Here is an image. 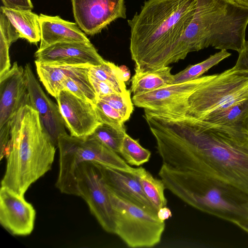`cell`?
<instances>
[{
    "label": "cell",
    "instance_id": "836d02e7",
    "mask_svg": "<svg viewBox=\"0 0 248 248\" xmlns=\"http://www.w3.org/2000/svg\"><path fill=\"white\" fill-rule=\"evenodd\" d=\"M237 226L248 233V220L240 222Z\"/></svg>",
    "mask_w": 248,
    "mask_h": 248
},
{
    "label": "cell",
    "instance_id": "8fae6325",
    "mask_svg": "<svg viewBox=\"0 0 248 248\" xmlns=\"http://www.w3.org/2000/svg\"><path fill=\"white\" fill-rule=\"evenodd\" d=\"M56 99L70 135L88 137L102 124L93 103L80 98L66 90L61 91Z\"/></svg>",
    "mask_w": 248,
    "mask_h": 248
},
{
    "label": "cell",
    "instance_id": "f546056e",
    "mask_svg": "<svg viewBox=\"0 0 248 248\" xmlns=\"http://www.w3.org/2000/svg\"><path fill=\"white\" fill-rule=\"evenodd\" d=\"M3 6L16 10H31L33 5L31 0H1Z\"/></svg>",
    "mask_w": 248,
    "mask_h": 248
},
{
    "label": "cell",
    "instance_id": "8992f818",
    "mask_svg": "<svg viewBox=\"0 0 248 248\" xmlns=\"http://www.w3.org/2000/svg\"><path fill=\"white\" fill-rule=\"evenodd\" d=\"M248 99V70L235 64L223 72L201 76L186 98L158 109L202 120L216 111Z\"/></svg>",
    "mask_w": 248,
    "mask_h": 248
},
{
    "label": "cell",
    "instance_id": "603a6c76",
    "mask_svg": "<svg viewBox=\"0 0 248 248\" xmlns=\"http://www.w3.org/2000/svg\"><path fill=\"white\" fill-rule=\"evenodd\" d=\"M231 55L226 50H221L219 52L210 55L203 61L190 65L183 70L173 75L172 84L184 82L198 78L215 65Z\"/></svg>",
    "mask_w": 248,
    "mask_h": 248
},
{
    "label": "cell",
    "instance_id": "484cf974",
    "mask_svg": "<svg viewBox=\"0 0 248 248\" xmlns=\"http://www.w3.org/2000/svg\"><path fill=\"white\" fill-rule=\"evenodd\" d=\"M126 131L117 130L108 125L101 124L91 135L114 152L120 154Z\"/></svg>",
    "mask_w": 248,
    "mask_h": 248
},
{
    "label": "cell",
    "instance_id": "2e32d148",
    "mask_svg": "<svg viewBox=\"0 0 248 248\" xmlns=\"http://www.w3.org/2000/svg\"><path fill=\"white\" fill-rule=\"evenodd\" d=\"M93 162L109 190L118 196L157 215V210L145 196L133 171H124L100 163Z\"/></svg>",
    "mask_w": 248,
    "mask_h": 248
},
{
    "label": "cell",
    "instance_id": "ac0fdd59",
    "mask_svg": "<svg viewBox=\"0 0 248 248\" xmlns=\"http://www.w3.org/2000/svg\"><path fill=\"white\" fill-rule=\"evenodd\" d=\"M41 40L39 49L63 42H90L77 24L59 16L39 15Z\"/></svg>",
    "mask_w": 248,
    "mask_h": 248
},
{
    "label": "cell",
    "instance_id": "e575fe53",
    "mask_svg": "<svg viewBox=\"0 0 248 248\" xmlns=\"http://www.w3.org/2000/svg\"><path fill=\"white\" fill-rule=\"evenodd\" d=\"M238 2L248 7V0H235Z\"/></svg>",
    "mask_w": 248,
    "mask_h": 248
},
{
    "label": "cell",
    "instance_id": "7a4b0ae2",
    "mask_svg": "<svg viewBox=\"0 0 248 248\" xmlns=\"http://www.w3.org/2000/svg\"><path fill=\"white\" fill-rule=\"evenodd\" d=\"M196 0H146L127 20L130 51L135 68L147 70L178 62Z\"/></svg>",
    "mask_w": 248,
    "mask_h": 248
},
{
    "label": "cell",
    "instance_id": "d6a6232c",
    "mask_svg": "<svg viewBox=\"0 0 248 248\" xmlns=\"http://www.w3.org/2000/svg\"><path fill=\"white\" fill-rule=\"evenodd\" d=\"M120 68L122 79L125 82L130 78V72L128 68L124 65L121 66Z\"/></svg>",
    "mask_w": 248,
    "mask_h": 248
},
{
    "label": "cell",
    "instance_id": "1f68e13d",
    "mask_svg": "<svg viewBox=\"0 0 248 248\" xmlns=\"http://www.w3.org/2000/svg\"><path fill=\"white\" fill-rule=\"evenodd\" d=\"M157 214L158 217L163 221L169 219L172 216L170 210L167 206L159 209Z\"/></svg>",
    "mask_w": 248,
    "mask_h": 248
},
{
    "label": "cell",
    "instance_id": "4316f807",
    "mask_svg": "<svg viewBox=\"0 0 248 248\" xmlns=\"http://www.w3.org/2000/svg\"><path fill=\"white\" fill-rule=\"evenodd\" d=\"M102 101L114 108L122 116L124 122L127 121L133 111V103L131 98V92L124 94L114 93L97 96Z\"/></svg>",
    "mask_w": 248,
    "mask_h": 248
},
{
    "label": "cell",
    "instance_id": "7402d4cb",
    "mask_svg": "<svg viewBox=\"0 0 248 248\" xmlns=\"http://www.w3.org/2000/svg\"><path fill=\"white\" fill-rule=\"evenodd\" d=\"M133 172L137 177L145 196L157 211L167 206V200L164 192L166 187L163 181L160 179L155 178L142 167L134 168Z\"/></svg>",
    "mask_w": 248,
    "mask_h": 248
},
{
    "label": "cell",
    "instance_id": "277c9868",
    "mask_svg": "<svg viewBox=\"0 0 248 248\" xmlns=\"http://www.w3.org/2000/svg\"><path fill=\"white\" fill-rule=\"evenodd\" d=\"M248 24V7L235 0H196L178 61L209 46L240 52L246 42Z\"/></svg>",
    "mask_w": 248,
    "mask_h": 248
},
{
    "label": "cell",
    "instance_id": "6da1fadb",
    "mask_svg": "<svg viewBox=\"0 0 248 248\" xmlns=\"http://www.w3.org/2000/svg\"><path fill=\"white\" fill-rule=\"evenodd\" d=\"M151 132L162 164L202 172L248 195V133L181 114H158Z\"/></svg>",
    "mask_w": 248,
    "mask_h": 248
},
{
    "label": "cell",
    "instance_id": "4fadbf2b",
    "mask_svg": "<svg viewBox=\"0 0 248 248\" xmlns=\"http://www.w3.org/2000/svg\"><path fill=\"white\" fill-rule=\"evenodd\" d=\"M27 105L30 106V102L25 68L15 62L0 77V128Z\"/></svg>",
    "mask_w": 248,
    "mask_h": 248
},
{
    "label": "cell",
    "instance_id": "5b68a950",
    "mask_svg": "<svg viewBox=\"0 0 248 248\" xmlns=\"http://www.w3.org/2000/svg\"><path fill=\"white\" fill-rule=\"evenodd\" d=\"M158 176L166 189L193 207L233 223L248 220V195L206 174L162 164Z\"/></svg>",
    "mask_w": 248,
    "mask_h": 248
},
{
    "label": "cell",
    "instance_id": "83f0119b",
    "mask_svg": "<svg viewBox=\"0 0 248 248\" xmlns=\"http://www.w3.org/2000/svg\"><path fill=\"white\" fill-rule=\"evenodd\" d=\"M95 111L100 122L117 130L125 131V122L121 114L108 104L98 100L94 104Z\"/></svg>",
    "mask_w": 248,
    "mask_h": 248
},
{
    "label": "cell",
    "instance_id": "cb8c5ba5",
    "mask_svg": "<svg viewBox=\"0 0 248 248\" xmlns=\"http://www.w3.org/2000/svg\"><path fill=\"white\" fill-rule=\"evenodd\" d=\"M89 75L111 85L120 94L125 93L128 91L122 79L120 67L112 62L105 61L100 65L91 66Z\"/></svg>",
    "mask_w": 248,
    "mask_h": 248
},
{
    "label": "cell",
    "instance_id": "7c38bea8",
    "mask_svg": "<svg viewBox=\"0 0 248 248\" xmlns=\"http://www.w3.org/2000/svg\"><path fill=\"white\" fill-rule=\"evenodd\" d=\"M36 212L32 205L10 189H0V223L10 233L26 236L32 232Z\"/></svg>",
    "mask_w": 248,
    "mask_h": 248
},
{
    "label": "cell",
    "instance_id": "ffe728a7",
    "mask_svg": "<svg viewBox=\"0 0 248 248\" xmlns=\"http://www.w3.org/2000/svg\"><path fill=\"white\" fill-rule=\"evenodd\" d=\"M199 121L210 125L225 126L248 133V99L213 112Z\"/></svg>",
    "mask_w": 248,
    "mask_h": 248
},
{
    "label": "cell",
    "instance_id": "ba28073f",
    "mask_svg": "<svg viewBox=\"0 0 248 248\" xmlns=\"http://www.w3.org/2000/svg\"><path fill=\"white\" fill-rule=\"evenodd\" d=\"M108 189L113 210L114 234L130 248H151L159 244L165 230V221Z\"/></svg>",
    "mask_w": 248,
    "mask_h": 248
},
{
    "label": "cell",
    "instance_id": "52a82bcc",
    "mask_svg": "<svg viewBox=\"0 0 248 248\" xmlns=\"http://www.w3.org/2000/svg\"><path fill=\"white\" fill-rule=\"evenodd\" d=\"M58 147L60 170L56 186L64 194L79 196L76 172L83 162H97L129 172L134 170L118 154L92 135L77 137L67 133L61 135Z\"/></svg>",
    "mask_w": 248,
    "mask_h": 248
},
{
    "label": "cell",
    "instance_id": "5bb4252c",
    "mask_svg": "<svg viewBox=\"0 0 248 248\" xmlns=\"http://www.w3.org/2000/svg\"><path fill=\"white\" fill-rule=\"evenodd\" d=\"M24 68L30 106L37 111L45 131L54 145L58 147L59 137L67 133L59 107L43 91L31 65L26 64Z\"/></svg>",
    "mask_w": 248,
    "mask_h": 248
},
{
    "label": "cell",
    "instance_id": "d590c367",
    "mask_svg": "<svg viewBox=\"0 0 248 248\" xmlns=\"http://www.w3.org/2000/svg\"></svg>",
    "mask_w": 248,
    "mask_h": 248
},
{
    "label": "cell",
    "instance_id": "d4e9b609",
    "mask_svg": "<svg viewBox=\"0 0 248 248\" xmlns=\"http://www.w3.org/2000/svg\"><path fill=\"white\" fill-rule=\"evenodd\" d=\"M120 154L131 166H140L150 160L151 152L143 148L138 140L133 139L126 133L124 138Z\"/></svg>",
    "mask_w": 248,
    "mask_h": 248
},
{
    "label": "cell",
    "instance_id": "e0dca14e",
    "mask_svg": "<svg viewBox=\"0 0 248 248\" xmlns=\"http://www.w3.org/2000/svg\"><path fill=\"white\" fill-rule=\"evenodd\" d=\"M200 77L184 82L170 84L160 88L133 95V104L144 109H157L186 98L197 87Z\"/></svg>",
    "mask_w": 248,
    "mask_h": 248
},
{
    "label": "cell",
    "instance_id": "30bf717a",
    "mask_svg": "<svg viewBox=\"0 0 248 248\" xmlns=\"http://www.w3.org/2000/svg\"><path fill=\"white\" fill-rule=\"evenodd\" d=\"M77 24L88 35L101 31L119 18H126L124 0H72Z\"/></svg>",
    "mask_w": 248,
    "mask_h": 248
},
{
    "label": "cell",
    "instance_id": "f1b7e54d",
    "mask_svg": "<svg viewBox=\"0 0 248 248\" xmlns=\"http://www.w3.org/2000/svg\"><path fill=\"white\" fill-rule=\"evenodd\" d=\"M89 77L90 81L94 88L97 96L119 93L111 85L106 82L98 80L90 75Z\"/></svg>",
    "mask_w": 248,
    "mask_h": 248
},
{
    "label": "cell",
    "instance_id": "44dd1931",
    "mask_svg": "<svg viewBox=\"0 0 248 248\" xmlns=\"http://www.w3.org/2000/svg\"><path fill=\"white\" fill-rule=\"evenodd\" d=\"M1 11L18 33L20 38L31 43L37 44L41 40L39 16L31 10H16L1 6Z\"/></svg>",
    "mask_w": 248,
    "mask_h": 248
},
{
    "label": "cell",
    "instance_id": "9a60e30c",
    "mask_svg": "<svg viewBox=\"0 0 248 248\" xmlns=\"http://www.w3.org/2000/svg\"><path fill=\"white\" fill-rule=\"evenodd\" d=\"M34 56L38 62L61 65L96 66L105 62L91 42L57 43L38 49Z\"/></svg>",
    "mask_w": 248,
    "mask_h": 248
},
{
    "label": "cell",
    "instance_id": "d6986e66",
    "mask_svg": "<svg viewBox=\"0 0 248 248\" xmlns=\"http://www.w3.org/2000/svg\"><path fill=\"white\" fill-rule=\"evenodd\" d=\"M171 70L169 66L147 70L135 68L131 80V93L139 95L172 84L173 75Z\"/></svg>",
    "mask_w": 248,
    "mask_h": 248
},
{
    "label": "cell",
    "instance_id": "3957f363",
    "mask_svg": "<svg viewBox=\"0 0 248 248\" xmlns=\"http://www.w3.org/2000/svg\"><path fill=\"white\" fill-rule=\"evenodd\" d=\"M6 124L9 140L1 186L24 196L31 185L51 169L56 147L30 105L22 107Z\"/></svg>",
    "mask_w": 248,
    "mask_h": 248
},
{
    "label": "cell",
    "instance_id": "9c48e42d",
    "mask_svg": "<svg viewBox=\"0 0 248 248\" xmlns=\"http://www.w3.org/2000/svg\"><path fill=\"white\" fill-rule=\"evenodd\" d=\"M79 196L87 202L102 228L114 233L115 223L108 189L93 161L79 164L76 172Z\"/></svg>",
    "mask_w": 248,
    "mask_h": 248
},
{
    "label": "cell",
    "instance_id": "4dcf8cb0",
    "mask_svg": "<svg viewBox=\"0 0 248 248\" xmlns=\"http://www.w3.org/2000/svg\"><path fill=\"white\" fill-rule=\"evenodd\" d=\"M235 65L248 70V41H246L243 49L238 53V57Z\"/></svg>",
    "mask_w": 248,
    "mask_h": 248
}]
</instances>
